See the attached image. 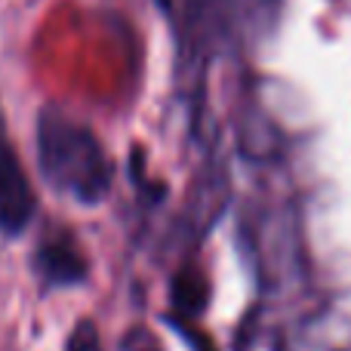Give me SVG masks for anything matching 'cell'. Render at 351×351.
Masks as SVG:
<instances>
[{
    "label": "cell",
    "mask_w": 351,
    "mask_h": 351,
    "mask_svg": "<svg viewBox=\"0 0 351 351\" xmlns=\"http://www.w3.org/2000/svg\"><path fill=\"white\" fill-rule=\"evenodd\" d=\"M37 167L56 194L80 206H99L114 185V164L102 139L84 121L59 108L37 114Z\"/></svg>",
    "instance_id": "obj_1"
},
{
    "label": "cell",
    "mask_w": 351,
    "mask_h": 351,
    "mask_svg": "<svg viewBox=\"0 0 351 351\" xmlns=\"http://www.w3.org/2000/svg\"><path fill=\"white\" fill-rule=\"evenodd\" d=\"M37 210L34 188L28 182L19 154L0 133V234L19 237L31 225Z\"/></svg>",
    "instance_id": "obj_2"
},
{
    "label": "cell",
    "mask_w": 351,
    "mask_h": 351,
    "mask_svg": "<svg viewBox=\"0 0 351 351\" xmlns=\"http://www.w3.org/2000/svg\"><path fill=\"white\" fill-rule=\"evenodd\" d=\"M31 268H34L37 280L47 290H65V287H80L90 274L86 256L71 237H49L40 241L31 256Z\"/></svg>",
    "instance_id": "obj_3"
},
{
    "label": "cell",
    "mask_w": 351,
    "mask_h": 351,
    "mask_svg": "<svg viewBox=\"0 0 351 351\" xmlns=\"http://www.w3.org/2000/svg\"><path fill=\"white\" fill-rule=\"evenodd\" d=\"M65 351H102L99 346V330L93 321H77L65 342Z\"/></svg>",
    "instance_id": "obj_4"
}]
</instances>
